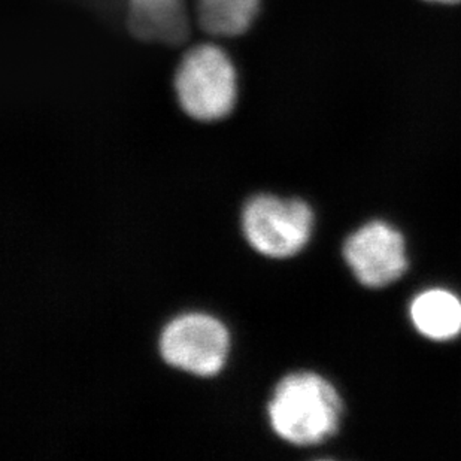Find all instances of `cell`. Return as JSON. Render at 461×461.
Here are the masks:
<instances>
[{"label": "cell", "instance_id": "6", "mask_svg": "<svg viewBox=\"0 0 461 461\" xmlns=\"http://www.w3.org/2000/svg\"><path fill=\"white\" fill-rule=\"evenodd\" d=\"M127 27L145 42L179 45L190 35L184 0H127Z\"/></svg>", "mask_w": 461, "mask_h": 461}, {"label": "cell", "instance_id": "4", "mask_svg": "<svg viewBox=\"0 0 461 461\" xmlns=\"http://www.w3.org/2000/svg\"><path fill=\"white\" fill-rule=\"evenodd\" d=\"M158 349L167 365L197 376H211L224 365L229 335L226 327L215 318L187 313L165 327Z\"/></svg>", "mask_w": 461, "mask_h": 461}, {"label": "cell", "instance_id": "1", "mask_svg": "<svg viewBox=\"0 0 461 461\" xmlns=\"http://www.w3.org/2000/svg\"><path fill=\"white\" fill-rule=\"evenodd\" d=\"M342 402L329 381L299 372L279 381L267 406L275 433L293 445H317L335 435Z\"/></svg>", "mask_w": 461, "mask_h": 461}, {"label": "cell", "instance_id": "7", "mask_svg": "<svg viewBox=\"0 0 461 461\" xmlns=\"http://www.w3.org/2000/svg\"><path fill=\"white\" fill-rule=\"evenodd\" d=\"M413 326L433 340L454 339L461 333V302L447 290H429L415 297L411 305Z\"/></svg>", "mask_w": 461, "mask_h": 461}, {"label": "cell", "instance_id": "5", "mask_svg": "<svg viewBox=\"0 0 461 461\" xmlns=\"http://www.w3.org/2000/svg\"><path fill=\"white\" fill-rule=\"evenodd\" d=\"M344 257L356 278L370 288L394 283L408 267L403 236L383 221L369 222L349 236Z\"/></svg>", "mask_w": 461, "mask_h": 461}, {"label": "cell", "instance_id": "2", "mask_svg": "<svg viewBox=\"0 0 461 461\" xmlns=\"http://www.w3.org/2000/svg\"><path fill=\"white\" fill-rule=\"evenodd\" d=\"M179 106L197 122L226 118L238 101V74L230 57L217 45L202 44L184 54L175 74Z\"/></svg>", "mask_w": 461, "mask_h": 461}, {"label": "cell", "instance_id": "8", "mask_svg": "<svg viewBox=\"0 0 461 461\" xmlns=\"http://www.w3.org/2000/svg\"><path fill=\"white\" fill-rule=\"evenodd\" d=\"M260 0H196L197 24L213 38H236L253 26Z\"/></svg>", "mask_w": 461, "mask_h": 461}, {"label": "cell", "instance_id": "9", "mask_svg": "<svg viewBox=\"0 0 461 461\" xmlns=\"http://www.w3.org/2000/svg\"><path fill=\"white\" fill-rule=\"evenodd\" d=\"M431 2H447V4H449V2H457V0H431Z\"/></svg>", "mask_w": 461, "mask_h": 461}, {"label": "cell", "instance_id": "3", "mask_svg": "<svg viewBox=\"0 0 461 461\" xmlns=\"http://www.w3.org/2000/svg\"><path fill=\"white\" fill-rule=\"evenodd\" d=\"M312 221V211L305 202L267 194L253 197L242 212V229L249 245L272 258L299 253L309 240Z\"/></svg>", "mask_w": 461, "mask_h": 461}]
</instances>
